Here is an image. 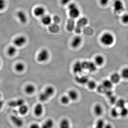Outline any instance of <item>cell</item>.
Here are the masks:
<instances>
[{
    "label": "cell",
    "instance_id": "1",
    "mask_svg": "<svg viewBox=\"0 0 128 128\" xmlns=\"http://www.w3.org/2000/svg\"><path fill=\"white\" fill-rule=\"evenodd\" d=\"M114 35L109 32H106L102 34L100 38L101 43L106 46H111L114 43Z\"/></svg>",
    "mask_w": 128,
    "mask_h": 128
},
{
    "label": "cell",
    "instance_id": "2",
    "mask_svg": "<svg viewBox=\"0 0 128 128\" xmlns=\"http://www.w3.org/2000/svg\"><path fill=\"white\" fill-rule=\"evenodd\" d=\"M69 14L70 18L75 19L80 16V11L77 5L74 2H71L69 4L68 6Z\"/></svg>",
    "mask_w": 128,
    "mask_h": 128
},
{
    "label": "cell",
    "instance_id": "3",
    "mask_svg": "<svg viewBox=\"0 0 128 128\" xmlns=\"http://www.w3.org/2000/svg\"><path fill=\"white\" fill-rule=\"evenodd\" d=\"M88 23V20L87 18L86 17L81 18L76 22L75 28V32L77 34H80L82 28L86 26Z\"/></svg>",
    "mask_w": 128,
    "mask_h": 128
},
{
    "label": "cell",
    "instance_id": "4",
    "mask_svg": "<svg viewBox=\"0 0 128 128\" xmlns=\"http://www.w3.org/2000/svg\"><path fill=\"white\" fill-rule=\"evenodd\" d=\"M113 8L114 12L120 13L124 10V4L121 0H114L113 3Z\"/></svg>",
    "mask_w": 128,
    "mask_h": 128
},
{
    "label": "cell",
    "instance_id": "5",
    "mask_svg": "<svg viewBox=\"0 0 128 128\" xmlns=\"http://www.w3.org/2000/svg\"><path fill=\"white\" fill-rule=\"evenodd\" d=\"M50 57V54L48 50L43 49L40 50L37 56V60L40 62L47 61Z\"/></svg>",
    "mask_w": 128,
    "mask_h": 128
},
{
    "label": "cell",
    "instance_id": "6",
    "mask_svg": "<svg viewBox=\"0 0 128 128\" xmlns=\"http://www.w3.org/2000/svg\"><path fill=\"white\" fill-rule=\"evenodd\" d=\"M84 70H88L90 72H94L96 70V65L94 62L90 61H84L82 62Z\"/></svg>",
    "mask_w": 128,
    "mask_h": 128
},
{
    "label": "cell",
    "instance_id": "7",
    "mask_svg": "<svg viewBox=\"0 0 128 128\" xmlns=\"http://www.w3.org/2000/svg\"><path fill=\"white\" fill-rule=\"evenodd\" d=\"M33 13L35 16L41 18L45 15L46 9L42 6H38L34 9Z\"/></svg>",
    "mask_w": 128,
    "mask_h": 128
},
{
    "label": "cell",
    "instance_id": "8",
    "mask_svg": "<svg viewBox=\"0 0 128 128\" xmlns=\"http://www.w3.org/2000/svg\"><path fill=\"white\" fill-rule=\"evenodd\" d=\"M27 39L24 36H19L15 38L13 41L14 45L16 47H20L23 46L26 43Z\"/></svg>",
    "mask_w": 128,
    "mask_h": 128
},
{
    "label": "cell",
    "instance_id": "9",
    "mask_svg": "<svg viewBox=\"0 0 128 128\" xmlns=\"http://www.w3.org/2000/svg\"><path fill=\"white\" fill-rule=\"evenodd\" d=\"M10 120L12 123L18 128H21L23 126V120L15 115H12L10 116Z\"/></svg>",
    "mask_w": 128,
    "mask_h": 128
},
{
    "label": "cell",
    "instance_id": "10",
    "mask_svg": "<svg viewBox=\"0 0 128 128\" xmlns=\"http://www.w3.org/2000/svg\"><path fill=\"white\" fill-rule=\"evenodd\" d=\"M17 17L21 23L25 24L28 21V17L26 13L22 10H19L17 12L16 14Z\"/></svg>",
    "mask_w": 128,
    "mask_h": 128
},
{
    "label": "cell",
    "instance_id": "11",
    "mask_svg": "<svg viewBox=\"0 0 128 128\" xmlns=\"http://www.w3.org/2000/svg\"><path fill=\"white\" fill-rule=\"evenodd\" d=\"M43 106L41 104H38L34 106V112L36 116H41L44 112Z\"/></svg>",
    "mask_w": 128,
    "mask_h": 128
},
{
    "label": "cell",
    "instance_id": "12",
    "mask_svg": "<svg viewBox=\"0 0 128 128\" xmlns=\"http://www.w3.org/2000/svg\"><path fill=\"white\" fill-rule=\"evenodd\" d=\"M25 104V102L23 99L19 98L16 100L11 101L8 103L9 106L12 108H19L22 105Z\"/></svg>",
    "mask_w": 128,
    "mask_h": 128
},
{
    "label": "cell",
    "instance_id": "13",
    "mask_svg": "<svg viewBox=\"0 0 128 128\" xmlns=\"http://www.w3.org/2000/svg\"><path fill=\"white\" fill-rule=\"evenodd\" d=\"M82 39L80 36H76L73 38L71 42V46L73 48H78L82 42Z\"/></svg>",
    "mask_w": 128,
    "mask_h": 128
},
{
    "label": "cell",
    "instance_id": "14",
    "mask_svg": "<svg viewBox=\"0 0 128 128\" xmlns=\"http://www.w3.org/2000/svg\"><path fill=\"white\" fill-rule=\"evenodd\" d=\"M104 108L100 104H96L94 106L93 112L94 114L97 116H100L103 114Z\"/></svg>",
    "mask_w": 128,
    "mask_h": 128
},
{
    "label": "cell",
    "instance_id": "15",
    "mask_svg": "<svg viewBox=\"0 0 128 128\" xmlns=\"http://www.w3.org/2000/svg\"><path fill=\"white\" fill-rule=\"evenodd\" d=\"M83 66H82V62H76L74 64L73 67V72L75 73H80L82 72L83 71Z\"/></svg>",
    "mask_w": 128,
    "mask_h": 128
},
{
    "label": "cell",
    "instance_id": "16",
    "mask_svg": "<svg viewBox=\"0 0 128 128\" xmlns=\"http://www.w3.org/2000/svg\"><path fill=\"white\" fill-rule=\"evenodd\" d=\"M76 24L75 19L71 18H69L66 24V29L69 32H72L74 30Z\"/></svg>",
    "mask_w": 128,
    "mask_h": 128
},
{
    "label": "cell",
    "instance_id": "17",
    "mask_svg": "<svg viewBox=\"0 0 128 128\" xmlns=\"http://www.w3.org/2000/svg\"><path fill=\"white\" fill-rule=\"evenodd\" d=\"M52 18L49 15H45L41 18L42 23L45 26H48L51 24Z\"/></svg>",
    "mask_w": 128,
    "mask_h": 128
},
{
    "label": "cell",
    "instance_id": "18",
    "mask_svg": "<svg viewBox=\"0 0 128 128\" xmlns=\"http://www.w3.org/2000/svg\"><path fill=\"white\" fill-rule=\"evenodd\" d=\"M54 122L51 118L46 120L41 126V128H53L54 126Z\"/></svg>",
    "mask_w": 128,
    "mask_h": 128
},
{
    "label": "cell",
    "instance_id": "19",
    "mask_svg": "<svg viewBox=\"0 0 128 128\" xmlns=\"http://www.w3.org/2000/svg\"><path fill=\"white\" fill-rule=\"evenodd\" d=\"M60 128H71V124L68 119L66 118L62 119L60 122Z\"/></svg>",
    "mask_w": 128,
    "mask_h": 128
},
{
    "label": "cell",
    "instance_id": "20",
    "mask_svg": "<svg viewBox=\"0 0 128 128\" xmlns=\"http://www.w3.org/2000/svg\"><path fill=\"white\" fill-rule=\"evenodd\" d=\"M121 77V76L118 73H115L111 76L110 80L113 84H116L120 81Z\"/></svg>",
    "mask_w": 128,
    "mask_h": 128
},
{
    "label": "cell",
    "instance_id": "21",
    "mask_svg": "<svg viewBox=\"0 0 128 128\" xmlns=\"http://www.w3.org/2000/svg\"><path fill=\"white\" fill-rule=\"evenodd\" d=\"M105 62V58L103 56L101 55L96 56L94 59V63L96 66H101L103 65Z\"/></svg>",
    "mask_w": 128,
    "mask_h": 128
},
{
    "label": "cell",
    "instance_id": "22",
    "mask_svg": "<svg viewBox=\"0 0 128 128\" xmlns=\"http://www.w3.org/2000/svg\"><path fill=\"white\" fill-rule=\"evenodd\" d=\"M68 96L71 100H76L78 98V94L76 91L74 90H71L68 92Z\"/></svg>",
    "mask_w": 128,
    "mask_h": 128
},
{
    "label": "cell",
    "instance_id": "23",
    "mask_svg": "<svg viewBox=\"0 0 128 128\" xmlns=\"http://www.w3.org/2000/svg\"><path fill=\"white\" fill-rule=\"evenodd\" d=\"M75 80L78 83L80 84H85L87 83L89 81L88 78L87 76H76Z\"/></svg>",
    "mask_w": 128,
    "mask_h": 128
},
{
    "label": "cell",
    "instance_id": "24",
    "mask_svg": "<svg viewBox=\"0 0 128 128\" xmlns=\"http://www.w3.org/2000/svg\"><path fill=\"white\" fill-rule=\"evenodd\" d=\"M28 108L26 105L24 104L18 108V112L21 115H25L28 113Z\"/></svg>",
    "mask_w": 128,
    "mask_h": 128
},
{
    "label": "cell",
    "instance_id": "25",
    "mask_svg": "<svg viewBox=\"0 0 128 128\" xmlns=\"http://www.w3.org/2000/svg\"><path fill=\"white\" fill-rule=\"evenodd\" d=\"M35 88L33 85L28 84L26 85L25 88V91L28 94H32L35 91Z\"/></svg>",
    "mask_w": 128,
    "mask_h": 128
},
{
    "label": "cell",
    "instance_id": "26",
    "mask_svg": "<svg viewBox=\"0 0 128 128\" xmlns=\"http://www.w3.org/2000/svg\"><path fill=\"white\" fill-rule=\"evenodd\" d=\"M44 92L50 98L54 94V88L51 86H49L45 88Z\"/></svg>",
    "mask_w": 128,
    "mask_h": 128
},
{
    "label": "cell",
    "instance_id": "27",
    "mask_svg": "<svg viewBox=\"0 0 128 128\" xmlns=\"http://www.w3.org/2000/svg\"><path fill=\"white\" fill-rule=\"evenodd\" d=\"M102 85L105 88V89L107 90H110L113 87V83L110 80H106L104 81Z\"/></svg>",
    "mask_w": 128,
    "mask_h": 128
},
{
    "label": "cell",
    "instance_id": "28",
    "mask_svg": "<svg viewBox=\"0 0 128 128\" xmlns=\"http://www.w3.org/2000/svg\"><path fill=\"white\" fill-rule=\"evenodd\" d=\"M15 69L18 72H22L25 70V65L22 62H19L16 64L15 66Z\"/></svg>",
    "mask_w": 128,
    "mask_h": 128
},
{
    "label": "cell",
    "instance_id": "29",
    "mask_svg": "<svg viewBox=\"0 0 128 128\" xmlns=\"http://www.w3.org/2000/svg\"><path fill=\"white\" fill-rule=\"evenodd\" d=\"M17 51V49L16 46H11L8 48L7 50V53L10 56H12L16 54Z\"/></svg>",
    "mask_w": 128,
    "mask_h": 128
},
{
    "label": "cell",
    "instance_id": "30",
    "mask_svg": "<svg viewBox=\"0 0 128 128\" xmlns=\"http://www.w3.org/2000/svg\"><path fill=\"white\" fill-rule=\"evenodd\" d=\"M70 100V99L68 96L65 95L62 96L60 98V102L64 105H67L69 104Z\"/></svg>",
    "mask_w": 128,
    "mask_h": 128
},
{
    "label": "cell",
    "instance_id": "31",
    "mask_svg": "<svg viewBox=\"0 0 128 128\" xmlns=\"http://www.w3.org/2000/svg\"><path fill=\"white\" fill-rule=\"evenodd\" d=\"M121 76L124 79H128V67L124 68L121 72Z\"/></svg>",
    "mask_w": 128,
    "mask_h": 128
},
{
    "label": "cell",
    "instance_id": "32",
    "mask_svg": "<svg viewBox=\"0 0 128 128\" xmlns=\"http://www.w3.org/2000/svg\"><path fill=\"white\" fill-rule=\"evenodd\" d=\"M39 98L41 102H44L48 100L50 98L44 92L40 94Z\"/></svg>",
    "mask_w": 128,
    "mask_h": 128
},
{
    "label": "cell",
    "instance_id": "33",
    "mask_svg": "<svg viewBox=\"0 0 128 128\" xmlns=\"http://www.w3.org/2000/svg\"><path fill=\"white\" fill-rule=\"evenodd\" d=\"M87 84L88 88L90 90H93L96 87V84L94 81H89Z\"/></svg>",
    "mask_w": 128,
    "mask_h": 128
},
{
    "label": "cell",
    "instance_id": "34",
    "mask_svg": "<svg viewBox=\"0 0 128 128\" xmlns=\"http://www.w3.org/2000/svg\"><path fill=\"white\" fill-rule=\"evenodd\" d=\"M111 114L113 118H117L120 115V112L118 111L116 108H114L111 110Z\"/></svg>",
    "mask_w": 128,
    "mask_h": 128
},
{
    "label": "cell",
    "instance_id": "35",
    "mask_svg": "<svg viewBox=\"0 0 128 128\" xmlns=\"http://www.w3.org/2000/svg\"><path fill=\"white\" fill-rule=\"evenodd\" d=\"M121 21L124 24H128V13H125L122 16Z\"/></svg>",
    "mask_w": 128,
    "mask_h": 128
},
{
    "label": "cell",
    "instance_id": "36",
    "mask_svg": "<svg viewBox=\"0 0 128 128\" xmlns=\"http://www.w3.org/2000/svg\"><path fill=\"white\" fill-rule=\"evenodd\" d=\"M116 105L118 107L120 108H122L125 107L124 105L125 104V102L124 101L123 99H120L118 101H117Z\"/></svg>",
    "mask_w": 128,
    "mask_h": 128
},
{
    "label": "cell",
    "instance_id": "37",
    "mask_svg": "<svg viewBox=\"0 0 128 128\" xmlns=\"http://www.w3.org/2000/svg\"><path fill=\"white\" fill-rule=\"evenodd\" d=\"M128 114V110L127 108L125 107L121 108V110L120 112V115L122 116L126 117Z\"/></svg>",
    "mask_w": 128,
    "mask_h": 128
},
{
    "label": "cell",
    "instance_id": "38",
    "mask_svg": "<svg viewBox=\"0 0 128 128\" xmlns=\"http://www.w3.org/2000/svg\"><path fill=\"white\" fill-rule=\"evenodd\" d=\"M98 91L100 93H104L106 92L108 90L105 89V87L102 86V85H99L97 88Z\"/></svg>",
    "mask_w": 128,
    "mask_h": 128
},
{
    "label": "cell",
    "instance_id": "39",
    "mask_svg": "<svg viewBox=\"0 0 128 128\" xmlns=\"http://www.w3.org/2000/svg\"><path fill=\"white\" fill-rule=\"evenodd\" d=\"M6 6V0H0V11L4 10Z\"/></svg>",
    "mask_w": 128,
    "mask_h": 128
},
{
    "label": "cell",
    "instance_id": "40",
    "mask_svg": "<svg viewBox=\"0 0 128 128\" xmlns=\"http://www.w3.org/2000/svg\"><path fill=\"white\" fill-rule=\"evenodd\" d=\"M110 0H100L99 2L102 6H107L109 3Z\"/></svg>",
    "mask_w": 128,
    "mask_h": 128
},
{
    "label": "cell",
    "instance_id": "41",
    "mask_svg": "<svg viewBox=\"0 0 128 128\" xmlns=\"http://www.w3.org/2000/svg\"><path fill=\"white\" fill-rule=\"evenodd\" d=\"M71 0H60V2L63 6H65L70 4Z\"/></svg>",
    "mask_w": 128,
    "mask_h": 128
},
{
    "label": "cell",
    "instance_id": "42",
    "mask_svg": "<svg viewBox=\"0 0 128 128\" xmlns=\"http://www.w3.org/2000/svg\"><path fill=\"white\" fill-rule=\"evenodd\" d=\"M29 128H41V126H40L38 124L33 123L30 125Z\"/></svg>",
    "mask_w": 128,
    "mask_h": 128
},
{
    "label": "cell",
    "instance_id": "43",
    "mask_svg": "<svg viewBox=\"0 0 128 128\" xmlns=\"http://www.w3.org/2000/svg\"><path fill=\"white\" fill-rule=\"evenodd\" d=\"M110 97V102L111 103L114 104L116 102V98L114 96H112Z\"/></svg>",
    "mask_w": 128,
    "mask_h": 128
},
{
    "label": "cell",
    "instance_id": "44",
    "mask_svg": "<svg viewBox=\"0 0 128 128\" xmlns=\"http://www.w3.org/2000/svg\"><path fill=\"white\" fill-rule=\"evenodd\" d=\"M104 128H113L112 124H105Z\"/></svg>",
    "mask_w": 128,
    "mask_h": 128
},
{
    "label": "cell",
    "instance_id": "45",
    "mask_svg": "<svg viewBox=\"0 0 128 128\" xmlns=\"http://www.w3.org/2000/svg\"><path fill=\"white\" fill-rule=\"evenodd\" d=\"M4 105V102L3 101L0 100V110L2 109Z\"/></svg>",
    "mask_w": 128,
    "mask_h": 128
},
{
    "label": "cell",
    "instance_id": "46",
    "mask_svg": "<svg viewBox=\"0 0 128 128\" xmlns=\"http://www.w3.org/2000/svg\"><path fill=\"white\" fill-rule=\"evenodd\" d=\"M1 94H0V98H1Z\"/></svg>",
    "mask_w": 128,
    "mask_h": 128
},
{
    "label": "cell",
    "instance_id": "47",
    "mask_svg": "<svg viewBox=\"0 0 128 128\" xmlns=\"http://www.w3.org/2000/svg\"></svg>",
    "mask_w": 128,
    "mask_h": 128
},
{
    "label": "cell",
    "instance_id": "48",
    "mask_svg": "<svg viewBox=\"0 0 128 128\" xmlns=\"http://www.w3.org/2000/svg\"></svg>",
    "mask_w": 128,
    "mask_h": 128
}]
</instances>
